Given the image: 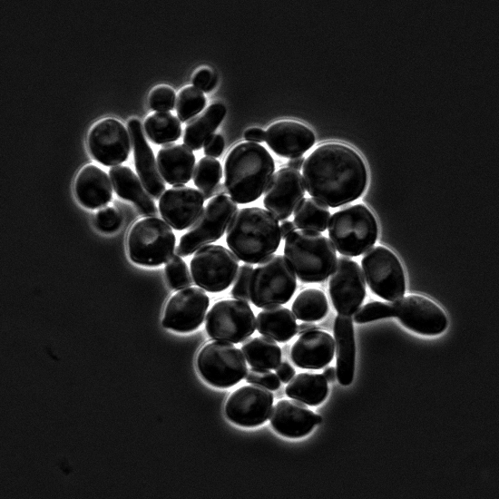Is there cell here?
<instances>
[{
    "label": "cell",
    "mask_w": 499,
    "mask_h": 499,
    "mask_svg": "<svg viewBox=\"0 0 499 499\" xmlns=\"http://www.w3.org/2000/svg\"><path fill=\"white\" fill-rule=\"evenodd\" d=\"M273 399V394L261 386H240L228 397L224 406L225 416L240 426H260L269 417Z\"/></svg>",
    "instance_id": "5bb4252c"
},
{
    "label": "cell",
    "mask_w": 499,
    "mask_h": 499,
    "mask_svg": "<svg viewBox=\"0 0 499 499\" xmlns=\"http://www.w3.org/2000/svg\"><path fill=\"white\" fill-rule=\"evenodd\" d=\"M285 392L288 396L308 406H318L328 396V381L321 374L299 373L289 381Z\"/></svg>",
    "instance_id": "f546056e"
},
{
    "label": "cell",
    "mask_w": 499,
    "mask_h": 499,
    "mask_svg": "<svg viewBox=\"0 0 499 499\" xmlns=\"http://www.w3.org/2000/svg\"><path fill=\"white\" fill-rule=\"evenodd\" d=\"M222 177L220 162L211 157H203L197 163L193 172V181L204 199L213 197L215 188Z\"/></svg>",
    "instance_id": "e575fe53"
},
{
    "label": "cell",
    "mask_w": 499,
    "mask_h": 499,
    "mask_svg": "<svg viewBox=\"0 0 499 499\" xmlns=\"http://www.w3.org/2000/svg\"><path fill=\"white\" fill-rule=\"evenodd\" d=\"M279 229H280L281 239L285 240L290 233H292L295 230L296 226L292 221L286 220L281 223V225L279 226Z\"/></svg>",
    "instance_id": "7dc6e473"
},
{
    "label": "cell",
    "mask_w": 499,
    "mask_h": 499,
    "mask_svg": "<svg viewBox=\"0 0 499 499\" xmlns=\"http://www.w3.org/2000/svg\"><path fill=\"white\" fill-rule=\"evenodd\" d=\"M204 198L196 189L176 185L162 194L159 210L162 219L174 230L191 226L202 210Z\"/></svg>",
    "instance_id": "d6986e66"
},
{
    "label": "cell",
    "mask_w": 499,
    "mask_h": 499,
    "mask_svg": "<svg viewBox=\"0 0 499 499\" xmlns=\"http://www.w3.org/2000/svg\"><path fill=\"white\" fill-rule=\"evenodd\" d=\"M391 317H395L392 303L374 301L361 307L354 315V320L362 324Z\"/></svg>",
    "instance_id": "74e56055"
},
{
    "label": "cell",
    "mask_w": 499,
    "mask_h": 499,
    "mask_svg": "<svg viewBox=\"0 0 499 499\" xmlns=\"http://www.w3.org/2000/svg\"><path fill=\"white\" fill-rule=\"evenodd\" d=\"M366 280L378 297L396 301L406 291L403 267L397 257L387 248L377 246L367 250L362 260Z\"/></svg>",
    "instance_id": "7c38bea8"
},
{
    "label": "cell",
    "mask_w": 499,
    "mask_h": 499,
    "mask_svg": "<svg viewBox=\"0 0 499 499\" xmlns=\"http://www.w3.org/2000/svg\"><path fill=\"white\" fill-rule=\"evenodd\" d=\"M328 304L325 293L318 289L302 290L292 304V311L296 318L302 321H318L328 312Z\"/></svg>",
    "instance_id": "836d02e7"
},
{
    "label": "cell",
    "mask_w": 499,
    "mask_h": 499,
    "mask_svg": "<svg viewBox=\"0 0 499 499\" xmlns=\"http://www.w3.org/2000/svg\"><path fill=\"white\" fill-rule=\"evenodd\" d=\"M333 338L327 332L313 329L301 333L291 347L290 357L300 368L320 369L332 361Z\"/></svg>",
    "instance_id": "603a6c76"
},
{
    "label": "cell",
    "mask_w": 499,
    "mask_h": 499,
    "mask_svg": "<svg viewBox=\"0 0 499 499\" xmlns=\"http://www.w3.org/2000/svg\"><path fill=\"white\" fill-rule=\"evenodd\" d=\"M266 132L260 128H250L244 132V138L247 141H252L254 142H264Z\"/></svg>",
    "instance_id": "bcb514c9"
},
{
    "label": "cell",
    "mask_w": 499,
    "mask_h": 499,
    "mask_svg": "<svg viewBox=\"0 0 499 499\" xmlns=\"http://www.w3.org/2000/svg\"><path fill=\"white\" fill-rule=\"evenodd\" d=\"M281 240L278 220L259 207L242 208L231 219L226 243L232 253L249 264H257L272 255Z\"/></svg>",
    "instance_id": "7a4b0ae2"
},
{
    "label": "cell",
    "mask_w": 499,
    "mask_h": 499,
    "mask_svg": "<svg viewBox=\"0 0 499 499\" xmlns=\"http://www.w3.org/2000/svg\"><path fill=\"white\" fill-rule=\"evenodd\" d=\"M275 170L274 159L257 142H241L229 152L224 163V185L240 204L259 199Z\"/></svg>",
    "instance_id": "3957f363"
},
{
    "label": "cell",
    "mask_w": 499,
    "mask_h": 499,
    "mask_svg": "<svg viewBox=\"0 0 499 499\" xmlns=\"http://www.w3.org/2000/svg\"><path fill=\"white\" fill-rule=\"evenodd\" d=\"M246 381L266 387L270 390H277L280 386L278 376L265 368L252 367L245 376Z\"/></svg>",
    "instance_id": "b9f144b4"
},
{
    "label": "cell",
    "mask_w": 499,
    "mask_h": 499,
    "mask_svg": "<svg viewBox=\"0 0 499 499\" xmlns=\"http://www.w3.org/2000/svg\"><path fill=\"white\" fill-rule=\"evenodd\" d=\"M237 210V203L230 197L225 194L212 197L191 228L181 237L176 254L186 257L220 239Z\"/></svg>",
    "instance_id": "ba28073f"
},
{
    "label": "cell",
    "mask_w": 499,
    "mask_h": 499,
    "mask_svg": "<svg viewBox=\"0 0 499 499\" xmlns=\"http://www.w3.org/2000/svg\"><path fill=\"white\" fill-rule=\"evenodd\" d=\"M297 326L294 314L279 305L261 310L256 320L259 333L279 342H286L294 337Z\"/></svg>",
    "instance_id": "83f0119b"
},
{
    "label": "cell",
    "mask_w": 499,
    "mask_h": 499,
    "mask_svg": "<svg viewBox=\"0 0 499 499\" xmlns=\"http://www.w3.org/2000/svg\"><path fill=\"white\" fill-rule=\"evenodd\" d=\"M241 351L249 365L253 367L275 369L281 360L280 347L273 339L266 337L245 340Z\"/></svg>",
    "instance_id": "4dcf8cb0"
},
{
    "label": "cell",
    "mask_w": 499,
    "mask_h": 499,
    "mask_svg": "<svg viewBox=\"0 0 499 499\" xmlns=\"http://www.w3.org/2000/svg\"><path fill=\"white\" fill-rule=\"evenodd\" d=\"M175 98V93L171 87L161 85L151 92L149 103L153 111H171L174 107Z\"/></svg>",
    "instance_id": "ab89813d"
},
{
    "label": "cell",
    "mask_w": 499,
    "mask_h": 499,
    "mask_svg": "<svg viewBox=\"0 0 499 499\" xmlns=\"http://www.w3.org/2000/svg\"><path fill=\"white\" fill-rule=\"evenodd\" d=\"M304 157L303 156H298L294 158H290L288 161V167L294 169L296 171L300 170L304 163Z\"/></svg>",
    "instance_id": "c3c4849f"
},
{
    "label": "cell",
    "mask_w": 499,
    "mask_h": 499,
    "mask_svg": "<svg viewBox=\"0 0 499 499\" xmlns=\"http://www.w3.org/2000/svg\"><path fill=\"white\" fill-rule=\"evenodd\" d=\"M196 366L207 383L220 388L238 384L247 373L242 352L229 342L219 340L210 341L201 348Z\"/></svg>",
    "instance_id": "9c48e42d"
},
{
    "label": "cell",
    "mask_w": 499,
    "mask_h": 499,
    "mask_svg": "<svg viewBox=\"0 0 499 499\" xmlns=\"http://www.w3.org/2000/svg\"><path fill=\"white\" fill-rule=\"evenodd\" d=\"M296 288L295 273L285 257L272 254L253 269L250 298L258 308L278 306L289 302Z\"/></svg>",
    "instance_id": "8992f818"
},
{
    "label": "cell",
    "mask_w": 499,
    "mask_h": 499,
    "mask_svg": "<svg viewBox=\"0 0 499 499\" xmlns=\"http://www.w3.org/2000/svg\"><path fill=\"white\" fill-rule=\"evenodd\" d=\"M190 267L194 283L216 293L230 286L237 275L239 259L225 247L210 244L194 253Z\"/></svg>",
    "instance_id": "30bf717a"
},
{
    "label": "cell",
    "mask_w": 499,
    "mask_h": 499,
    "mask_svg": "<svg viewBox=\"0 0 499 499\" xmlns=\"http://www.w3.org/2000/svg\"><path fill=\"white\" fill-rule=\"evenodd\" d=\"M144 130L153 143L168 144L180 138L181 125L171 113L157 112L146 118Z\"/></svg>",
    "instance_id": "d6a6232c"
},
{
    "label": "cell",
    "mask_w": 499,
    "mask_h": 499,
    "mask_svg": "<svg viewBox=\"0 0 499 499\" xmlns=\"http://www.w3.org/2000/svg\"><path fill=\"white\" fill-rule=\"evenodd\" d=\"M275 369L279 379L283 383H288L295 375V369L288 362L279 363Z\"/></svg>",
    "instance_id": "f6af8a7d"
},
{
    "label": "cell",
    "mask_w": 499,
    "mask_h": 499,
    "mask_svg": "<svg viewBox=\"0 0 499 499\" xmlns=\"http://www.w3.org/2000/svg\"><path fill=\"white\" fill-rule=\"evenodd\" d=\"M253 269V267L250 264H243L239 267L235 277V282L230 292L234 298L245 302L250 300V284Z\"/></svg>",
    "instance_id": "f35d334b"
},
{
    "label": "cell",
    "mask_w": 499,
    "mask_h": 499,
    "mask_svg": "<svg viewBox=\"0 0 499 499\" xmlns=\"http://www.w3.org/2000/svg\"><path fill=\"white\" fill-rule=\"evenodd\" d=\"M158 169L171 185L187 183L194 170L195 156L184 144H166L157 154Z\"/></svg>",
    "instance_id": "d4e9b609"
},
{
    "label": "cell",
    "mask_w": 499,
    "mask_h": 499,
    "mask_svg": "<svg viewBox=\"0 0 499 499\" xmlns=\"http://www.w3.org/2000/svg\"><path fill=\"white\" fill-rule=\"evenodd\" d=\"M395 317L407 328L422 335L435 336L447 328V318L432 300L409 295L394 301Z\"/></svg>",
    "instance_id": "ac0fdd59"
},
{
    "label": "cell",
    "mask_w": 499,
    "mask_h": 499,
    "mask_svg": "<svg viewBox=\"0 0 499 499\" xmlns=\"http://www.w3.org/2000/svg\"><path fill=\"white\" fill-rule=\"evenodd\" d=\"M330 212L324 203L315 198H303L294 210V224L299 230L325 231Z\"/></svg>",
    "instance_id": "1f68e13d"
},
{
    "label": "cell",
    "mask_w": 499,
    "mask_h": 499,
    "mask_svg": "<svg viewBox=\"0 0 499 499\" xmlns=\"http://www.w3.org/2000/svg\"><path fill=\"white\" fill-rule=\"evenodd\" d=\"M269 417L273 429L289 438L305 436L315 425L322 422L319 415L314 414L301 403L289 399L279 400L272 407Z\"/></svg>",
    "instance_id": "44dd1931"
},
{
    "label": "cell",
    "mask_w": 499,
    "mask_h": 499,
    "mask_svg": "<svg viewBox=\"0 0 499 499\" xmlns=\"http://www.w3.org/2000/svg\"><path fill=\"white\" fill-rule=\"evenodd\" d=\"M216 82V76L207 68L199 70L192 78L194 86L204 92H210L215 87Z\"/></svg>",
    "instance_id": "7bdbcfd3"
},
{
    "label": "cell",
    "mask_w": 499,
    "mask_h": 499,
    "mask_svg": "<svg viewBox=\"0 0 499 499\" xmlns=\"http://www.w3.org/2000/svg\"><path fill=\"white\" fill-rule=\"evenodd\" d=\"M210 298L197 287L179 290L167 301L162 325L177 332H191L199 328L206 315Z\"/></svg>",
    "instance_id": "9a60e30c"
},
{
    "label": "cell",
    "mask_w": 499,
    "mask_h": 499,
    "mask_svg": "<svg viewBox=\"0 0 499 499\" xmlns=\"http://www.w3.org/2000/svg\"><path fill=\"white\" fill-rule=\"evenodd\" d=\"M265 140L276 154L294 158L301 156L313 146L315 134L300 122L279 121L268 128Z\"/></svg>",
    "instance_id": "ffe728a7"
},
{
    "label": "cell",
    "mask_w": 499,
    "mask_h": 499,
    "mask_svg": "<svg viewBox=\"0 0 499 499\" xmlns=\"http://www.w3.org/2000/svg\"><path fill=\"white\" fill-rule=\"evenodd\" d=\"M323 376L327 381L334 382L337 377L336 369L333 367H328L324 369Z\"/></svg>",
    "instance_id": "f907efd6"
},
{
    "label": "cell",
    "mask_w": 499,
    "mask_h": 499,
    "mask_svg": "<svg viewBox=\"0 0 499 499\" xmlns=\"http://www.w3.org/2000/svg\"><path fill=\"white\" fill-rule=\"evenodd\" d=\"M337 352V378L343 386L353 381L356 360V345L353 321L349 316L339 314L334 322Z\"/></svg>",
    "instance_id": "484cf974"
},
{
    "label": "cell",
    "mask_w": 499,
    "mask_h": 499,
    "mask_svg": "<svg viewBox=\"0 0 499 499\" xmlns=\"http://www.w3.org/2000/svg\"><path fill=\"white\" fill-rule=\"evenodd\" d=\"M226 108L220 103L210 104L185 128L183 141L191 150H200L222 122Z\"/></svg>",
    "instance_id": "f1b7e54d"
},
{
    "label": "cell",
    "mask_w": 499,
    "mask_h": 499,
    "mask_svg": "<svg viewBox=\"0 0 499 499\" xmlns=\"http://www.w3.org/2000/svg\"><path fill=\"white\" fill-rule=\"evenodd\" d=\"M302 177L308 194L331 208L356 201L367 184L361 156L336 142L319 145L305 159Z\"/></svg>",
    "instance_id": "6da1fadb"
},
{
    "label": "cell",
    "mask_w": 499,
    "mask_h": 499,
    "mask_svg": "<svg viewBox=\"0 0 499 499\" xmlns=\"http://www.w3.org/2000/svg\"><path fill=\"white\" fill-rule=\"evenodd\" d=\"M227 192L224 183H219L215 188V196L216 195H224Z\"/></svg>",
    "instance_id": "816d5d0a"
},
{
    "label": "cell",
    "mask_w": 499,
    "mask_h": 499,
    "mask_svg": "<svg viewBox=\"0 0 499 499\" xmlns=\"http://www.w3.org/2000/svg\"><path fill=\"white\" fill-rule=\"evenodd\" d=\"M74 191L79 202L91 210L106 205L113 197L109 177L101 168L93 164L84 166L79 171Z\"/></svg>",
    "instance_id": "cb8c5ba5"
},
{
    "label": "cell",
    "mask_w": 499,
    "mask_h": 499,
    "mask_svg": "<svg viewBox=\"0 0 499 499\" xmlns=\"http://www.w3.org/2000/svg\"><path fill=\"white\" fill-rule=\"evenodd\" d=\"M128 131L132 139L134 163L145 190L154 199H159L165 191L166 186L157 168L152 148L148 144L142 126L139 120L131 119Z\"/></svg>",
    "instance_id": "7402d4cb"
},
{
    "label": "cell",
    "mask_w": 499,
    "mask_h": 499,
    "mask_svg": "<svg viewBox=\"0 0 499 499\" xmlns=\"http://www.w3.org/2000/svg\"><path fill=\"white\" fill-rule=\"evenodd\" d=\"M205 328L211 338L236 344L245 341L254 333L256 319L247 302L222 299L207 313Z\"/></svg>",
    "instance_id": "8fae6325"
},
{
    "label": "cell",
    "mask_w": 499,
    "mask_h": 499,
    "mask_svg": "<svg viewBox=\"0 0 499 499\" xmlns=\"http://www.w3.org/2000/svg\"><path fill=\"white\" fill-rule=\"evenodd\" d=\"M167 282L172 289H185L191 284V278L185 261L179 255H172L164 267Z\"/></svg>",
    "instance_id": "8d00e7d4"
},
{
    "label": "cell",
    "mask_w": 499,
    "mask_h": 499,
    "mask_svg": "<svg viewBox=\"0 0 499 499\" xmlns=\"http://www.w3.org/2000/svg\"><path fill=\"white\" fill-rule=\"evenodd\" d=\"M329 295L341 315L354 314L366 296L363 272L357 261L343 255L337 259L329 278Z\"/></svg>",
    "instance_id": "4fadbf2b"
},
{
    "label": "cell",
    "mask_w": 499,
    "mask_h": 499,
    "mask_svg": "<svg viewBox=\"0 0 499 499\" xmlns=\"http://www.w3.org/2000/svg\"><path fill=\"white\" fill-rule=\"evenodd\" d=\"M377 232L375 216L361 203L340 209L328 222L329 239L343 256L356 257L366 252L376 243Z\"/></svg>",
    "instance_id": "5b68a950"
},
{
    "label": "cell",
    "mask_w": 499,
    "mask_h": 499,
    "mask_svg": "<svg viewBox=\"0 0 499 499\" xmlns=\"http://www.w3.org/2000/svg\"><path fill=\"white\" fill-rule=\"evenodd\" d=\"M302 175L289 167L278 170L264 191L263 204L278 220L288 219L304 198Z\"/></svg>",
    "instance_id": "e0dca14e"
},
{
    "label": "cell",
    "mask_w": 499,
    "mask_h": 499,
    "mask_svg": "<svg viewBox=\"0 0 499 499\" xmlns=\"http://www.w3.org/2000/svg\"><path fill=\"white\" fill-rule=\"evenodd\" d=\"M88 148L95 161L105 165L120 164L131 151L129 132L119 121L106 118L93 126L88 135Z\"/></svg>",
    "instance_id": "2e32d148"
},
{
    "label": "cell",
    "mask_w": 499,
    "mask_h": 499,
    "mask_svg": "<svg viewBox=\"0 0 499 499\" xmlns=\"http://www.w3.org/2000/svg\"><path fill=\"white\" fill-rule=\"evenodd\" d=\"M313 329H317V327L314 324L308 321L303 322L298 326H297V333H299V334L309 330H313Z\"/></svg>",
    "instance_id": "681fc988"
},
{
    "label": "cell",
    "mask_w": 499,
    "mask_h": 499,
    "mask_svg": "<svg viewBox=\"0 0 499 499\" xmlns=\"http://www.w3.org/2000/svg\"><path fill=\"white\" fill-rule=\"evenodd\" d=\"M206 104L203 93L194 86H186L177 96L176 112L181 122H187L202 111Z\"/></svg>",
    "instance_id": "d590c367"
},
{
    "label": "cell",
    "mask_w": 499,
    "mask_h": 499,
    "mask_svg": "<svg viewBox=\"0 0 499 499\" xmlns=\"http://www.w3.org/2000/svg\"><path fill=\"white\" fill-rule=\"evenodd\" d=\"M109 175L116 194L134 204L139 212L146 217H155L157 208L144 191L142 183L136 174L126 166H114L109 170Z\"/></svg>",
    "instance_id": "4316f807"
},
{
    "label": "cell",
    "mask_w": 499,
    "mask_h": 499,
    "mask_svg": "<svg viewBox=\"0 0 499 499\" xmlns=\"http://www.w3.org/2000/svg\"><path fill=\"white\" fill-rule=\"evenodd\" d=\"M95 225L103 232L112 233L117 230L122 222L121 213L113 207H104L95 215Z\"/></svg>",
    "instance_id": "60d3db41"
},
{
    "label": "cell",
    "mask_w": 499,
    "mask_h": 499,
    "mask_svg": "<svg viewBox=\"0 0 499 499\" xmlns=\"http://www.w3.org/2000/svg\"><path fill=\"white\" fill-rule=\"evenodd\" d=\"M284 256L298 279L306 283L326 280L337 260L332 242L308 230H294L285 239Z\"/></svg>",
    "instance_id": "277c9868"
},
{
    "label": "cell",
    "mask_w": 499,
    "mask_h": 499,
    "mask_svg": "<svg viewBox=\"0 0 499 499\" xmlns=\"http://www.w3.org/2000/svg\"><path fill=\"white\" fill-rule=\"evenodd\" d=\"M175 235L170 226L157 217L135 222L128 233L127 246L132 262L147 267L159 266L173 254Z\"/></svg>",
    "instance_id": "52a82bcc"
},
{
    "label": "cell",
    "mask_w": 499,
    "mask_h": 499,
    "mask_svg": "<svg viewBox=\"0 0 499 499\" xmlns=\"http://www.w3.org/2000/svg\"><path fill=\"white\" fill-rule=\"evenodd\" d=\"M224 150V140L220 134H212L204 144V153L211 158L220 156Z\"/></svg>",
    "instance_id": "ee69618b"
}]
</instances>
